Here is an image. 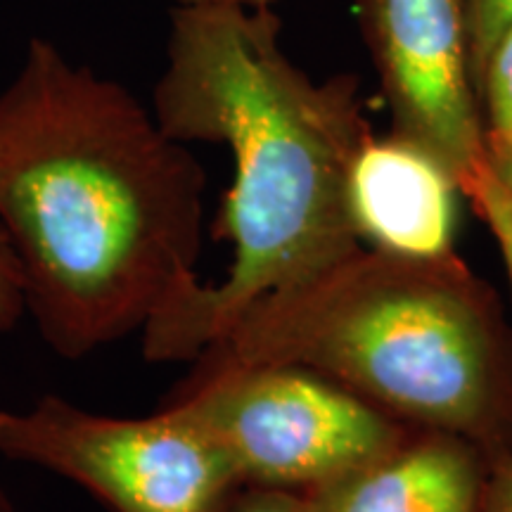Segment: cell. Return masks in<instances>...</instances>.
Returning a JSON list of instances; mask_svg holds the SVG:
<instances>
[{
	"label": "cell",
	"instance_id": "obj_12",
	"mask_svg": "<svg viewBox=\"0 0 512 512\" xmlns=\"http://www.w3.org/2000/svg\"><path fill=\"white\" fill-rule=\"evenodd\" d=\"M221 512H313L299 491L268 489V486H240Z\"/></svg>",
	"mask_w": 512,
	"mask_h": 512
},
{
	"label": "cell",
	"instance_id": "obj_2",
	"mask_svg": "<svg viewBox=\"0 0 512 512\" xmlns=\"http://www.w3.org/2000/svg\"><path fill=\"white\" fill-rule=\"evenodd\" d=\"M152 114L178 143H221L235 162L219 233L233 245L221 285L143 335L147 361H188L249 304L354 252L349 169L370 136L356 81H313L280 46L273 10L178 5Z\"/></svg>",
	"mask_w": 512,
	"mask_h": 512
},
{
	"label": "cell",
	"instance_id": "obj_14",
	"mask_svg": "<svg viewBox=\"0 0 512 512\" xmlns=\"http://www.w3.org/2000/svg\"><path fill=\"white\" fill-rule=\"evenodd\" d=\"M482 512H512V446L491 460Z\"/></svg>",
	"mask_w": 512,
	"mask_h": 512
},
{
	"label": "cell",
	"instance_id": "obj_15",
	"mask_svg": "<svg viewBox=\"0 0 512 512\" xmlns=\"http://www.w3.org/2000/svg\"><path fill=\"white\" fill-rule=\"evenodd\" d=\"M178 5H188V8H195V5H230V8H245V10H271L273 3L278 0H176Z\"/></svg>",
	"mask_w": 512,
	"mask_h": 512
},
{
	"label": "cell",
	"instance_id": "obj_1",
	"mask_svg": "<svg viewBox=\"0 0 512 512\" xmlns=\"http://www.w3.org/2000/svg\"><path fill=\"white\" fill-rule=\"evenodd\" d=\"M204 188L128 88L31 38L0 88V226L50 349L83 358L195 297Z\"/></svg>",
	"mask_w": 512,
	"mask_h": 512
},
{
	"label": "cell",
	"instance_id": "obj_5",
	"mask_svg": "<svg viewBox=\"0 0 512 512\" xmlns=\"http://www.w3.org/2000/svg\"><path fill=\"white\" fill-rule=\"evenodd\" d=\"M0 453L67 477L114 512H221L242 486L226 453L171 406L117 418L46 396L0 411Z\"/></svg>",
	"mask_w": 512,
	"mask_h": 512
},
{
	"label": "cell",
	"instance_id": "obj_4",
	"mask_svg": "<svg viewBox=\"0 0 512 512\" xmlns=\"http://www.w3.org/2000/svg\"><path fill=\"white\" fill-rule=\"evenodd\" d=\"M226 453L242 486L304 491L347 475L413 427L302 366L200 363L169 403Z\"/></svg>",
	"mask_w": 512,
	"mask_h": 512
},
{
	"label": "cell",
	"instance_id": "obj_3",
	"mask_svg": "<svg viewBox=\"0 0 512 512\" xmlns=\"http://www.w3.org/2000/svg\"><path fill=\"white\" fill-rule=\"evenodd\" d=\"M195 361L302 366L403 425L472 441L489 460L512 446V330L458 254L356 247L256 299Z\"/></svg>",
	"mask_w": 512,
	"mask_h": 512
},
{
	"label": "cell",
	"instance_id": "obj_10",
	"mask_svg": "<svg viewBox=\"0 0 512 512\" xmlns=\"http://www.w3.org/2000/svg\"><path fill=\"white\" fill-rule=\"evenodd\" d=\"M460 190H463V197L470 200L484 226L489 228L512 290V190L498 181L489 164L479 166Z\"/></svg>",
	"mask_w": 512,
	"mask_h": 512
},
{
	"label": "cell",
	"instance_id": "obj_16",
	"mask_svg": "<svg viewBox=\"0 0 512 512\" xmlns=\"http://www.w3.org/2000/svg\"><path fill=\"white\" fill-rule=\"evenodd\" d=\"M0 512H15L8 494H5V491H3V486H0Z\"/></svg>",
	"mask_w": 512,
	"mask_h": 512
},
{
	"label": "cell",
	"instance_id": "obj_13",
	"mask_svg": "<svg viewBox=\"0 0 512 512\" xmlns=\"http://www.w3.org/2000/svg\"><path fill=\"white\" fill-rule=\"evenodd\" d=\"M472 34V62L477 64L503 27L512 22V0H467Z\"/></svg>",
	"mask_w": 512,
	"mask_h": 512
},
{
	"label": "cell",
	"instance_id": "obj_8",
	"mask_svg": "<svg viewBox=\"0 0 512 512\" xmlns=\"http://www.w3.org/2000/svg\"><path fill=\"white\" fill-rule=\"evenodd\" d=\"M489 467L472 441L413 427L382 456L304 496L313 512H482Z\"/></svg>",
	"mask_w": 512,
	"mask_h": 512
},
{
	"label": "cell",
	"instance_id": "obj_7",
	"mask_svg": "<svg viewBox=\"0 0 512 512\" xmlns=\"http://www.w3.org/2000/svg\"><path fill=\"white\" fill-rule=\"evenodd\" d=\"M349 214L358 240L406 259L456 254L458 197L453 171L415 140L373 133L349 169Z\"/></svg>",
	"mask_w": 512,
	"mask_h": 512
},
{
	"label": "cell",
	"instance_id": "obj_6",
	"mask_svg": "<svg viewBox=\"0 0 512 512\" xmlns=\"http://www.w3.org/2000/svg\"><path fill=\"white\" fill-rule=\"evenodd\" d=\"M394 133L439 157L460 188L486 164L467 0H356Z\"/></svg>",
	"mask_w": 512,
	"mask_h": 512
},
{
	"label": "cell",
	"instance_id": "obj_11",
	"mask_svg": "<svg viewBox=\"0 0 512 512\" xmlns=\"http://www.w3.org/2000/svg\"><path fill=\"white\" fill-rule=\"evenodd\" d=\"M27 313L22 268L8 235L0 226V330H12Z\"/></svg>",
	"mask_w": 512,
	"mask_h": 512
},
{
	"label": "cell",
	"instance_id": "obj_9",
	"mask_svg": "<svg viewBox=\"0 0 512 512\" xmlns=\"http://www.w3.org/2000/svg\"><path fill=\"white\" fill-rule=\"evenodd\" d=\"M475 86L486 164L512 190V22L477 60Z\"/></svg>",
	"mask_w": 512,
	"mask_h": 512
}]
</instances>
